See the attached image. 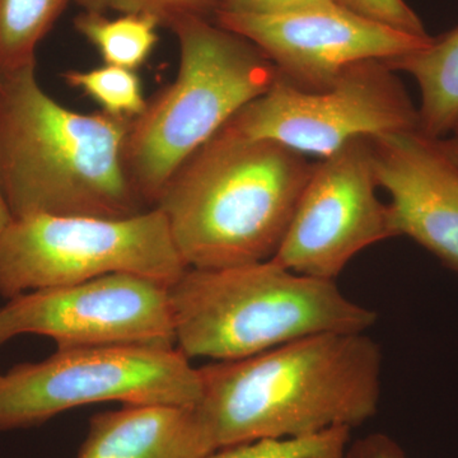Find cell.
I'll return each instance as SVG.
<instances>
[{
	"instance_id": "obj_1",
	"label": "cell",
	"mask_w": 458,
	"mask_h": 458,
	"mask_svg": "<svg viewBox=\"0 0 458 458\" xmlns=\"http://www.w3.org/2000/svg\"><path fill=\"white\" fill-rule=\"evenodd\" d=\"M198 370L194 410L214 450L352 429L381 401L382 352L366 333L304 337Z\"/></svg>"
},
{
	"instance_id": "obj_2",
	"label": "cell",
	"mask_w": 458,
	"mask_h": 458,
	"mask_svg": "<svg viewBox=\"0 0 458 458\" xmlns=\"http://www.w3.org/2000/svg\"><path fill=\"white\" fill-rule=\"evenodd\" d=\"M129 123L63 106L38 83L36 64L0 75V188L13 219L152 209L123 167Z\"/></svg>"
},
{
	"instance_id": "obj_3",
	"label": "cell",
	"mask_w": 458,
	"mask_h": 458,
	"mask_svg": "<svg viewBox=\"0 0 458 458\" xmlns=\"http://www.w3.org/2000/svg\"><path fill=\"white\" fill-rule=\"evenodd\" d=\"M315 165L276 141L223 126L172 174L155 208L189 267L271 260Z\"/></svg>"
},
{
	"instance_id": "obj_4",
	"label": "cell",
	"mask_w": 458,
	"mask_h": 458,
	"mask_svg": "<svg viewBox=\"0 0 458 458\" xmlns=\"http://www.w3.org/2000/svg\"><path fill=\"white\" fill-rule=\"evenodd\" d=\"M176 348L188 360H237L313 335L367 333L377 313L352 302L336 280L271 260L189 267L170 285Z\"/></svg>"
},
{
	"instance_id": "obj_5",
	"label": "cell",
	"mask_w": 458,
	"mask_h": 458,
	"mask_svg": "<svg viewBox=\"0 0 458 458\" xmlns=\"http://www.w3.org/2000/svg\"><path fill=\"white\" fill-rule=\"evenodd\" d=\"M168 30L179 42L176 80L131 120L123 144L126 174L149 208L192 153L278 80L258 47L214 20L183 17Z\"/></svg>"
},
{
	"instance_id": "obj_6",
	"label": "cell",
	"mask_w": 458,
	"mask_h": 458,
	"mask_svg": "<svg viewBox=\"0 0 458 458\" xmlns=\"http://www.w3.org/2000/svg\"><path fill=\"white\" fill-rule=\"evenodd\" d=\"M188 269L157 208L120 219L26 216L0 234V295L8 300L114 273L171 285Z\"/></svg>"
},
{
	"instance_id": "obj_7",
	"label": "cell",
	"mask_w": 458,
	"mask_h": 458,
	"mask_svg": "<svg viewBox=\"0 0 458 458\" xmlns=\"http://www.w3.org/2000/svg\"><path fill=\"white\" fill-rule=\"evenodd\" d=\"M199 397V370L177 348L57 349L47 360L20 364L2 375L0 432L38 426L89 403L194 408Z\"/></svg>"
},
{
	"instance_id": "obj_8",
	"label": "cell",
	"mask_w": 458,
	"mask_h": 458,
	"mask_svg": "<svg viewBox=\"0 0 458 458\" xmlns=\"http://www.w3.org/2000/svg\"><path fill=\"white\" fill-rule=\"evenodd\" d=\"M394 73L384 60H364L322 90L295 89L278 77L225 126L321 159L357 138L419 131L418 108Z\"/></svg>"
},
{
	"instance_id": "obj_9",
	"label": "cell",
	"mask_w": 458,
	"mask_h": 458,
	"mask_svg": "<svg viewBox=\"0 0 458 458\" xmlns=\"http://www.w3.org/2000/svg\"><path fill=\"white\" fill-rule=\"evenodd\" d=\"M22 335L50 337L57 349L176 348L170 285L114 273L17 295L0 307V348Z\"/></svg>"
},
{
	"instance_id": "obj_10",
	"label": "cell",
	"mask_w": 458,
	"mask_h": 458,
	"mask_svg": "<svg viewBox=\"0 0 458 458\" xmlns=\"http://www.w3.org/2000/svg\"><path fill=\"white\" fill-rule=\"evenodd\" d=\"M378 188L370 138L316 162L273 260L302 276L336 280L363 250L394 237Z\"/></svg>"
},
{
	"instance_id": "obj_11",
	"label": "cell",
	"mask_w": 458,
	"mask_h": 458,
	"mask_svg": "<svg viewBox=\"0 0 458 458\" xmlns=\"http://www.w3.org/2000/svg\"><path fill=\"white\" fill-rule=\"evenodd\" d=\"M214 21L251 41L276 65L279 80L303 90L327 89L352 64L403 56L433 38L376 22L336 2L271 16L218 11Z\"/></svg>"
},
{
	"instance_id": "obj_12",
	"label": "cell",
	"mask_w": 458,
	"mask_h": 458,
	"mask_svg": "<svg viewBox=\"0 0 458 458\" xmlns=\"http://www.w3.org/2000/svg\"><path fill=\"white\" fill-rule=\"evenodd\" d=\"M394 237L405 236L458 273V141L419 131L370 137Z\"/></svg>"
},
{
	"instance_id": "obj_13",
	"label": "cell",
	"mask_w": 458,
	"mask_h": 458,
	"mask_svg": "<svg viewBox=\"0 0 458 458\" xmlns=\"http://www.w3.org/2000/svg\"><path fill=\"white\" fill-rule=\"evenodd\" d=\"M212 451L194 408L123 405L90 418L77 458H201Z\"/></svg>"
},
{
	"instance_id": "obj_14",
	"label": "cell",
	"mask_w": 458,
	"mask_h": 458,
	"mask_svg": "<svg viewBox=\"0 0 458 458\" xmlns=\"http://www.w3.org/2000/svg\"><path fill=\"white\" fill-rule=\"evenodd\" d=\"M384 62L418 83L419 131L433 140H445L454 132L458 123V27L433 38L421 49Z\"/></svg>"
},
{
	"instance_id": "obj_15",
	"label": "cell",
	"mask_w": 458,
	"mask_h": 458,
	"mask_svg": "<svg viewBox=\"0 0 458 458\" xmlns=\"http://www.w3.org/2000/svg\"><path fill=\"white\" fill-rule=\"evenodd\" d=\"M157 18L143 13H106L83 11L74 18V29L98 51L104 64L137 71L158 44Z\"/></svg>"
},
{
	"instance_id": "obj_16",
	"label": "cell",
	"mask_w": 458,
	"mask_h": 458,
	"mask_svg": "<svg viewBox=\"0 0 458 458\" xmlns=\"http://www.w3.org/2000/svg\"><path fill=\"white\" fill-rule=\"evenodd\" d=\"M72 0H0V75L36 64V49Z\"/></svg>"
},
{
	"instance_id": "obj_17",
	"label": "cell",
	"mask_w": 458,
	"mask_h": 458,
	"mask_svg": "<svg viewBox=\"0 0 458 458\" xmlns=\"http://www.w3.org/2000/svg\"><path fill=\"white\" fill-rule=\"evenodd\" d=\"M63 80L72 89L82 90L111 116L132 120L147 106L143 83L137 71L104 64L87 71H66Z\"/></svg>"
},
{
	"instance_id": "obj_18",
	"label": "cell",
	"mask_w": 458,
	"mask_h": 458,
	"mask_svg": "<svg viewBox=\"0 0 458 458\" xmlns=\"http://www.w3.org/2000/svg\"><path fill=\"white\" fill-rule=\"evenodd\" d=\"M352 429L334 428L303 438L261 439L216 448L201 458H344Z\"/></svg>"
},
{
	"instance_id": "obj_19",
	"label": "cell",
	"mask_w": 458,
	"mask_h": 458,
	"mask_svg": "<svg viewBox=\"0 0 458 458\" xmlns=\"http://www.w3.org/2000/svg\"><path fill=\"white\" fill-rule=\"evenodd\" d=\"M83 11L117 12V13L149 14L159 21L162 27L170 29L183 17H201L214 20L221 7L219 0H72Z\"/></svg>"
},
{
	"instance_id": "obj_20",
	"label": "cell",
	"mask_w": 458,
	"mask_h": 458,
	"mask_svg": "<svg viewBox=\"0 0 458 458\" xmlns=\"http://www.w3.org/2000/svg\"><path fill=\"white\" fill-rule=\"evenodd\" d=\"M343 7L360 16L384 23L400 31L428 38L426 27L405 0H336Z\"/></svg>"
},
{
	"instance_id": "obj_21",
	"label": "cell",
	"mask_w": 458,
	"mask_h": 458,
	"mask_svg": "<svg viewBox=\"0 0 458 458\" xmlns=\"http://www.w3.org/2000/svg\"><path fill=\"white\" fill-rule=\"evenodd\" d=\"M325 2L336 0H219V11L252 16H271Z\"/></svg>"
},
{
	"instance_id": "obj_22",
	"label": "cell",
	"mask_w": 458,
	"mask_h": 458,
	"mask_svg": "<svg viewBox=\"0 0 458 458\" xmlns=\"http://www.w3.org/2000/svg\"><path fill=\"white\" fill-rule=\"evenodd\" d=\"M344 458H409L399 443L384 433H370L349 442Z\"/></svg>"
},
{
	"instance_id": "obj_23",
	"label": "cell",
	"mask_w": 458,
	"mask_h": 458,
	"mask_svg": "<svg viewBox=\"0 0 458 458\" xmlns=\"http://www.w3.org/2000/svg\"><path fill=\"white\" fill-rule=\"evenodd\" d=\"M13 221L11 210H9L7 201L3 195L2 188H0V234L5 231V228Z\"/></svg>"
},
{
	"instance_id": "obj_24",
	"label": "cell",
	"mask_w": 458,
	"mask_h": 458,
	"mask_svg": "<svg viewBox=\"0 0 458 458\" xmlns=\"http://www.w3.org/2000/svg\"><path fill=\"white\" fill-rule=\"evenodd\" d=\"M454 138H458V123H457V125L454 126Z\"/></svg>"
},
{
	"instance_id": "obj_25",
	"label": "cell",
	"mask_w": 458,
	"mask_h": 458,
	"mask_svg": "<svg viewBox=\"0 0 458 458\" xmlns=\"http://www.w3.org/2000/svg\"><path fill=\"white\" fill-rule=\"evenodd\" d=\"M0 378H2V375H0Z\"/></svg>"
}]
</instances>
